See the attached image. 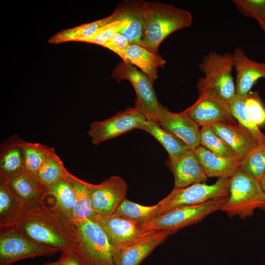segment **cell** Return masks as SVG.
<instances>
[{
    "instance_id": "1",
    "label": "cell",
    "mask_w": 265,
    "mask_h": 265,
    "mask_svg": "<svg viewBox=\"0 0 265 265\" xmlns=\"http://www.w3.org/2000/svg\"><path fill=\"white\" fill-rule=\"evenodd\" d=\"M27 238L58 249L62 253L73 252L78 239L77 228L71 219L54 205L45 203L21 207L12 228Z\"/></svg>"
},
{
    "instance_id": "2",
    "label": "cell",
    "mask_w": 265,
    "mask_h": 265,
    "mask_svg": "<svg viewBox=\"0 0 265 265\" xmlns=\"http://www.w3.org/2000/svg\"><path fill=\"white\" fill-rule=\"evenodd\" d=\"M145 23L139 45L155 53L170 34L190 26L193 23L191 13L170 4L158 1H144Z\"/></svg>"
},
{
    "instance_id": "3",
    "label": "cell",
    "mask_w": 265,
    "mask_h": 265,
    "mask_svg": "<svg viewBox=\"0 0 265 265\" xmlns=\"http://www.w3.org/2000/svg\"><path fill=\"white\" fill-rule=\"evenodd\" d=\"M198 68L204 74L196 83L198 92H212L227 103L237 97L232 74L233 53L209 52L203 56Z\"/></svg>"
},
{
    "instance_id": "4",
    "label": "cell",
    "mask_w": 265,
    "mask_h": 265,
    "mask_svg": "<svg viewBox=\"0 0 265 265\" xmlns=\"http://www.w3.org/2000/svg\"><path fill=\"white\" fill-rule=\"evenodd\" d=\"M78 239L73 253L82 265H116L115 250L100 225L87 219H74Z\"/></svg>"
},
{
    "instance_id": "5",
    "label": "cell",
    "mask_w": 265,
    "mask_h": 265,
    "mask_svg": "<svg viewBox=\"0 0 265 265\" xmlns=\"http://www.w3.org/2000/svg\"><path fill=\"white\" fill-rule=\"evenodd\" d=\"M265 208V192L259 182L239 169L231 178L229 195L221 211L245 219L257 209Z\"/></svg>"
},
{
    "instance_id": "6",
    "label": "cell",
    "mask_w": 265,
    "mask_h": 265,
    "mask_svg": "<svg viewBox=\"0 0 265 265\" xmlns=\"http://www.w3.org/2000/svg\"><path fill=\"white\" fill-rule=\"evenodd\" d=\"M228 197L212 200L199 205L175 208L141 226L145 230H163L171 235L182 228L199 223L212 213L221 211Z\"/></svg>"
},
{
    "instance_id": "7",
    "label": "cell",
    "mask_w": 265,
    "mask_h": 265,
    "mask_svg": "<svg viewBox=\"0 0 265 265\" xmlns=\"http://www.w3.org/2000/svg\"><path fill=\"white\" fill-rule=\"evenodd\" d=\"M231 178H218L213 184L196 183L184 188L174 187L159 201L160 214L175 208L201 204L209 201L228 197Z\"/></svg>"
},
{
    "instance_id": "8",
    "label": "cell",
    "mask_w": 265,
    "mask_h": 265,
    "mask_svg": "<svg viewBox=\"0 0 265 265\" xmlns=\"http://www.w3.org/2000/svg\"><path fill=\"white\" fill-rule=\"evenodd\" d=\"M112 77L118 82L124 80L129 81L136 94L134 107L147 120L159 123L161 105L158 100L153 84L145 74L130 63L122 61L113 70Z\"/></svg>"
},
{
    "instance_id": "9",
    "label": "cell",
    "mask_w": 265,
    "mask_h": 265,
    "mask_svg": "<svg viewBox=\"0 0 265 265\" xmlns=\"http://www.w3.org/2000/svg\"><path fill=\"white\" fill-rule=\"evenodd\" d=\"M60 251L37 243L13 228L1 230L0 234V265H11L27 258L53 256Z\"/></svg>"
},
{
    "instance_id": "10",
    "label": "cell",
    "mask_w": 265,
    "mask_h": 265,
    "mask_svg": "<svg viewBox=\"0 0 265 265\" xmlns=\"http://www.w3.org/2000/svg\"><path fill=\"white\" fill-rule=\"evenodd\" d=\"M146 120L135 107H129L108 119L93 122L87 133L92 143L98 145L133 129H140Z\"/></svg>"
},
{
    "instance_id": "11",
    "label": "cell",
    "mask_w": 265,
    "mask_h": 265,
    "mask_svg": "<svg viewBox=\"0 0 265 265\" xmlns=\"http://www.w3.org/2000/svg\"><path fill=\"white\" fill-rule=\"evenodd\" d=\"M96 216H109L126 198L128 186L120 176H112L99 184L87 182Z\"/></svg>"
},
{
    "instance_id": "12",
    "label": "cell",
    "mask_w": 265,
    "mask_h": 265,
    "mask_svg": "<svg viewBox=\"0 0 265 265\" xmlns=\"http://www.w3.org/2000/svg\"><path fill=\"white\" fill-rule=\"evenodd\" d=\"M199 92L197 100L184 111L199 127L218 122L237 124L228 104L212 92Z\"/></svg>"
},
{
    "instance_id": "13",
    "label": "cell",
    "mask_w": 265,
    "mask_h": 265,
    "mask_svg": "<svg viewBox=\"0 0 265 265\" xmlns=\"http://www.w3.org/2000/svg\"><path fill=\"white\" fill-rule=\"evenodd\" d=\"M95 221L100 225L106 234L115 252L148 236L154 231L144 230L140 224L115 214L106 217L96 216Z\"/></svg>"
},
{
    "instance_id": "14",
    "label": "cell",
    "mask_w": 265,
    "mask_h": 265,
    "mask_svg": "<svg viewBox=\"0 0 265 265\" xmlns=\"http://www.w3.org/2000/svg\"><path fill=\"white\" fill-rule=\"evenodd\" d=\"M8 187L22 206H35L45 203L50 195V189L36 175L25 170L6 182Z\"/></svg>"
},
{
    "instance_id": "15",
    "label": "cell",
    "mask_w": 265,
    "mask_h": 265,
    "mask_svg": "<svg viewBox=\"0 0 265 265\" xmlns=\"http://www.w3.org/2000/svg\"><path fill=\"white\" fill-rule=\"evenodd\" d=\"M159 124L180 139L188 149L200 145V129L184 111L173 112L161 105Z\"/></svg>"
},
{
    "instance_id": "16",
    "label": "cell",
    "mask_w": 265,
    "mask_h": 265,
    "mask_svg": "<svg viewBox=\"0 0 265 265\" xmlns=\"http://www.w3.org/2000/svg\"><path fill=\"white\" fill-rule=\"evenodd\" d=\"M233 55L236 94L245 96L259 79L265 78V62L252 60L239 47L235 49Z\"/></svg>"
},
{
    "instance_id": "17",
    "label": "cell",
    "mask_w": 265,
    "mask_h": 265,
    "mask_svg": "<svg viewBox=\"0 0 265 265\" xmlns=\"http://www.w3.org/2000/svg\"><path fill=\"white\" fill-rule=\"evenodd\" d=\"M210 126L241 160L247 157L259 144V140L238 123L218 122Z\"/></svg>"
},
{
    "instance_id": "18",
    "label": "cell",
    "mask_w": 265,
    "mask_h": 265,
    "mask_svg": "<svg viewBox=\"0 0 265 265\" xmlns=\"http://www.w3.org/2000/svg\"><path fill=\"white\" fill-rule=\"evenodd\" d=\"M144 0H127L120 2L114 12L117 19H123L124 24L119 32L128 40L130 44L139 45L145 23Z\"/></svg>"
},
{
    "instance_id": "19",
    "label": "cell",
    "mask_w": 265,
    "mask_h": 265,
    "mask_svg": "<svg viewBox=\"0 0 265 265\" xmlns=\"http://www.w3.org/2000/svg\"><path fill=\"white\" fill-rule=\"evenodd\" d=\"M166 164L173 175L174 187L184 188L207 181L208 177L193 150L176 160L168 159Z\"/></svg>"
},
{
    "instance_id": "20",
    "label": "cell",
    "mask_w": 265,
    "mask_h": 265,
    "mask_svg": "<svg viewBox=\"0 0 265 265\" xmlns=\"http://www.w3.org/2000/svg\"><path fill=\"white\" fill-rule=\"evenodd\" d=\"M170 235L165 231L154 230L148 236L115 252L116 265H139Z\"/></svg>"
},
{
    "instance_id": "21",
    "label": "cell",
    "mask_w": 265,
    "mask_h": 265,
    "mask_svg": "<svg viewBox=\"0 0 265 265\" xmlns=\"http://www.w3.org/2000/svg\"><path fill=\"white\" fill-rule=\"evenodd\" d=\"M23 140L14 134L4 141L0 150V181L8 182L24 171L21 145Z\"/></svg>"
},
{
    "instance_id": "22",
    "label": "cell",
    "mask_w": 265,
    "mask_h": 265,
    "mask_svg": "<svg viewBox=\"0 0 265 265\" xmlns=\"http://www.w3.org/2000/svg\"><path fill=\"white\" fill-rule=\"evenodd\" d=\"M194 151L208 177L231 178L240 168L239 159L219 156L201 145Z\"/></svg>"
},
{
    "instance_id": "23",
    "label": "cell",
    "mask_w": 265,
    "mask_h": 265,
    "mask_svg": "<svg viewBox=\"0 0 265 265\" xmlns=\"http://www.w3.org/2000/svg\"><path fill=\"white\" fill-rule=\"evenodd\" d=\"M126 55L129 62L138 67L153 84L158 77V68H164L166 63L160 54L137 44H130L126 50Z\"/></svg>"
},
{
    "instance_id": "24",
    "label": "cell",
    "mask_w": 265,
    "mask_h": 265,
    "mask_svg": "<svg viewBox=\"0 0 265 265\" xmlns=\"http://www.w3.org/2000/svg\"><path fill=\"white\" fill-rule=\"evenodd\" d=\"M140 129L150 134L161 144L168 154V159H179L190 150L180 139L156 121L147 120Z\"/></svg>"
},
{
    "instance_id": "25",
    "label": "cell",
    "mask_w": 265,
    "mask_h": 265,
    "mask_svg": "<svg viewBox=\"0 0 265 265\" xmlns=\"http://www.w3.org/2000/svg\"><path fill=\"white\" fill-rule=\"evenodd\" d=\"M64 172L75 193V203L73 210L75 219H87L95 221L96 214L92 207L87 182L71 174L66 167Z\"/></svg>"
},
{
    "instance_id": "26",
    "label": "cell",
    "mask_w": 265,
    "mask_h": 265,
    "mask_svg": "<svg viewBox=\"0 0 265 265\" xmlns=\"http://www.w3.org/2000/svg\"><path fill=\"white\" fill-rule=\"evenodd\" d=\"M117 16L113 12L108 17L73 28L64 29L51 37L49 42L58 44L69 41L86 42L101 26L117 20Z\"/></svg>"
},
{
    "instance_id": "27",
    "label": "cell",
    "mask_w": 265,
    "mask_h": 265,
    "mask_svg": "<svg viewBox=\"0 0 265 265\" xmlns=\"http://www.w3.org/2000/svg\"><path fill=\"white\" fill-rule=\"evenodd\" d=\"M114 214L130 219L140 225L152 221L160 215L157 204L144 206L126 198L119 205Z\"/></svg>"
},
{
    "instance_id": "28",
    "label": "cell",
    "mask_w": 265,
    "mask_h": 265,
    "mask_svg": "<svg viewBox=\"0 0 265 265\" xmlns=\"http://www.w3.org/2000/svg\"><path fill=\"white\" fill-rule=\"evenodd\" d=\"M22 205L11 193L6 182L0 181V230L12 228Z\"/></svg>"
},
{
    "instance_id": "29",
    "label": "cell",
    "mask_w": 265,
    "mask_h": 265,
    "mask_svg": "<svg viewBox=\"0 0 265 265\" xmlns=\"http://www.w3.org/2000/svg\"><path fill=\"white\" fill-rule=\"evenodd\" d=\"M21 148L26 170L35 175L54 150L43 144L24 140Z\"/></svg>"
},
{
    "instance_id": "30",
    "label": "cell",
    "mask_w": 265,
    "mask_h": 265,
    "mask_svg": "<svg viewBox=\"0 0 265 265\" xmlns=\"http://www.w3.org/2000/svg\"><path fill=\"white\" fill-rule=\"evenodd\" d=\"M50 195L55 199L54 204L58 209L71 219H75L73 210L75 196L70 182L65 177L50 188Z\"/></svg>"
},
{
    "instance_id": "31",
    "label": "cell",
    "mask_w": 265,
    "mask_h": 265,
    "mask_svg": "<svg viewBox=\"0 0 265 265\" xmlns=\"http://www.w3.org/2000/svg\"><path fill=\"white\" fill-rule=\"evenodd\" d=\"M65 166L54 150L36 175L49 189L65 177Z\"/></svg>"
},
{
    "instance_id": "32",
    "label": "cell",
    "mask_w": 265,
    "mask_h": 265,
    "mask_svg": "<svg viewBox=\"0 0 265 265\" xmlns=\"http://www.w3.org/2000/svg\"><path fill=\"white\" fill-rule=\"evenodd\" d=\"M200 145L219 156L241 160L210 126H204L200 129Z\"/></svg>"
},
{
    "instance_id": "33",
    "label": "cell",
    "mask_w": 265,
    "mask_h": 265,
    "mask_svg": "<svg viewBox=\"0 0 265 265\" xmlns=\"http://www.w3.org/2000/svg\"><path fill=\"white\" fill-rule=\"evenodd\" d=\"M240 169L259 181L265 171V136L247 157L241 161Z\"/></svg>"
},
{
    "instance_id": "34",
    "label": "cell",
    "mask_w": 265,
    "mask_h": 265,
    "mask_svg": "<svg viewBox=\"0 0 265 265\" xmlns=\"http://www.w3.org/2000/svg\"><path fill=\"white\" fill-rule=\"evenodd\" d=\"M245 96L238 95L231 101L227 103L229 109L238 123L249 130L258 140L261 141L265 136L249 117L245 108Z\"/></svg>"
},
{
    "instance_id": "35",
    "label": "cell",
    "mask_w": 265,
    "mask_h": 265,
    "mask_svg": "<svg viewBox=\"0 0 265 265\" xmlns=\"http://www.w3.org/2000/svg\"><path fill=\"white\" fill-rule=\"evenodd\" d=\"M232 1L239 12L256 20L260 26L265 24V0H234Z\"/></svg>"
},
{
    "instance_id": "36",
    "label": "cell",
    "mask_w": 265,
    "mask_h": 265,
    "mask_svg": "<svg viewBox=\"0 0 265 265\" xmlns=\"http://www.w3.org/2000/svg\"><path fill=\"white\" fill-rule=\"evenodd\" d=\"M245 105L249 117L256 125L265 123V107L257 92L251 91L245 95Z\"/></svg>"
},
{
    "instance_id": "37",
    "label": "cell",
    "mask_w": 265,
    "mask_h": 265,
    "mask_svg": "<svg viewBox=\"0 0 265 265\" xmlns=\"http://www.w3.org/2000/svg\"><path fill=\"white\" fill-rule=\"evenodd\" d=\"M123 19L109 22L99 28L86 42L103 46L116 33L119 32L124 24Z\"/></svg>"
},
{
    "instance_id": "38",
    "label": "cell",
    "mask_w": 265,
    "mask_h": 265,
    "mask_svg": "<svg viewBox=\"0 0 265 265\" xmlns=\"http://www.w3.org/2000/svg\"><path fill=\"white\" fill-rule=\"evenodd\" d=\"M130 45L128 39L118 32L105 43L103 47L116 53L124 62L129 63L126 55V50Z\"/></svg>"
},
{
    "instance_id": "39",
    "label": "cell",
    "mask_w": 265,
    "mask_h": 265,
    "mask_svg": "<svg viewBox=\"0 0 265 265\" xmlns=\"http://www.w3.org/2000/svg\"><path fill=\"white\" fill-rule=\"evenodd\" d=\"M56 262L57 265H82L72 252L62 253Z\"/></svg>"
},
{
    "instance_id": "40",
    "label": "cell",
    "mask_w": 265,
    "mask_h": 265,
    "mask_svg": "<svg viewBox=\"0 0 265 265\" xmlns=\"http://www.w3.org/2000/svg\"><path fill=\"white\" fill-rule=\"evenodd\" d=\"M259 182L263 190L265 192V171L260 178Z\"/></svg>"
},
{
    "instance_id": "41",
    "label": "cell",
    "mask_w": 265,
    "mask_h": 265,
    "mask_svg": "<svg viewBox=\"0 0 265 265\" xmlns=\"http://www.w3.org/2000/svg\"><path fill=\"white\" fill-rule=\"evenodd\" d=\"M39 265H57V262H49L46 263H44L42 264H40Z\"/></svg>"
},
{
    "instance_id": "42",
    "label": "cell",
    "mask_w": 265,
    "mask_h": 265,
    "mask_svg": "<svg viewBox=\"0 0 265 265\" xmlns=\"http://www.w3.org/2000/svg\"><path fill=\"white\" fill-rule=\"evenodd\" d=\"M260 27L262 28L263 31L265 33V24L264 25H262V26H261Z\"/></svg>"
}]
</instances>
